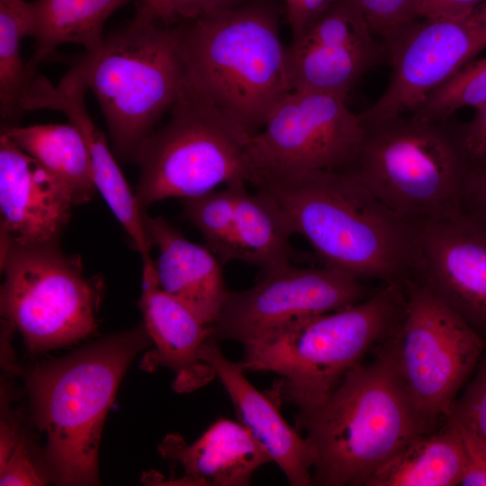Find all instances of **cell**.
<instances>
[{"mask_svg": "<svg viewBox=\"0 0 486 486\" xmlns=\"http://www.w3.org/2000/svg\"><path fill=\"white\" fill-rule=\"evenodd\" d=\"M362 122L361 146L341 172L416 225L464 210L472 158L461 123L410 114Z\"/></svg>", "mask_w": 486, "mask_h": 486, "instance_id": "8992f818", "label": "cell"}, {"mask_svg": "<svg viewBox=\"0 0 486 486\" xmlns=\"http://www.w3.org/2000/svg\"><path fill=\"white\" fill-rule=\"evenodd\" d=\"M268 192L324 264L360 280L404 283L413 276L417 225L395 213L352 176L317 170L267 176Z\"/></svg>", "mask_w": 486, "mask_h": 486, "instance_id": "6da1fadb", "label": "cell"}, {"mask_svg": "<svg viewBox=\"0 0 486 486\" xmlns=\"http://www.w3.org/2000/svg\"><path fill=\"white\" fill-rule=\"evenodd\" d=\"M337 0H302L294 18L289 22L292 38L300 36Z\"/></svg>", "mask_w": 486, "mask_h": 486, "instance_id": "8d00e7d4", "label": "cell"}, {"mask_svg": "<svg viewBox=\"0 0 486 486\" xmlns=\"http://www.w3.org/2000/svg\"><path fill=\"white\" fill-rule=\"evenodd\" d=\"M177 25L136 14L73 62L104 115L114 155L134 162L176 102L185 77Z\"/></svg>", "mask_w": 486, "mask_h": 486, "instance_id": "52a82bcc", "label": "cell"}, {"mask_svg": "<svg viewBox=\"0 0 486 486\" xmlns=\"http://www.w3.org/2000/svg\"><path fill=\"white\" fill-rule=\"evenodd\" d=\"M199 356L225 388L238 422L276 464L292 486L312 485L315 452L306 436L281 415L277 404L247 378L239 362L228 359L213 338Z\"/></svg>", "mask_w": 486, "mask_h": 486, "instance_id": "ac0fdd59", "label": "cell"}, {"mask_svg": "<svg viewBox=\"0 0 486 486\" xmlns=\"http://www.w3.org/2000/svg\"><path fill=\"white\" fill-rule=\"evenodd\" d=\"M243 182L238 180L221 190L182 199L184 217L200 231L206 247L222 265L237 260L235 209L238 186Z\"/></svg>", "mask_w": 486, "mask_h": 486, "instance_id": "4316f807", "label": "cell"}, {"mask_svg": "<svg viewBox=\"0 0 486 486\" xmlns=\"http://www.w3.org/2000/svg\"><path fill=\"white\" fill-rule=\"evenodd\" d=\"M390 338L322 403L295 415V427L315 452L313 484L365 486L386 461L428 433L401 381Z\"/></svg>", "mask_w": 486, "mask_h": 486, "instance_id": "7a4b0ae2", "label": "cell"}, {"mask_svg": "<svg viewBox=\"0 0 486 486\" xmlns=\"http://www.w3.org/2000/svg\"><path fill=\"white\" fill-rule=\"evenodd\" d=\"M167 121L143 141L134 159L142 210L167 198H190L238 180L251 183L250 134L184 77Z\"/></svg>", "mask_w": 486, "mask_h": 486, "instance_id": "ba28073f", "label": "cell"}, {"mask_svg": "<svg viewBox=\"0 0 486 486\" xmlns=\"http://www.w3.org/2000/svg\"><path fill=\"white\" fill-rule=\"evenodd\" d=\"M346 99L301 90L284 97L248 140L251 184L267 176L346 168L364 129L360 113L350 111Z\"/></svg>", "mask_w": 486, "mask_h": 486, "instance_id": "8fae6325", "label": "cell"}, {"mask_svg": "<svg viewBox=\"0 0 486 486\" xmlns=\"http://www.w3.org/2000/svg\"><path fill=\"white\" fill-rule=\"evenodd\" d=\"M461 131L472 160L486 154V103L476 108L470 122L461 123Z\"/></svg>", "mask_w": 486, "mask_h": 486, "instance_id": "d590c367", "label": "cell"}, {"mask_svg": "<svg viewBox=\"0 0 486 486\" xmlns=\"http://www.w3.org/2000/svg\"><path fill=\"white\" fill-rule=\"evenodd\" d=\"M32 2L0 0V112L5 121H17L31 81L21 58V41L34 32Z\"/></svg>", "mask_w": 486, "mask_h": 486, "instance_id": "484cf974", "label": "cell"}, {"mask_svg": "<svg viewBox=\"0 0 486 486\" xmlns=\"http://www.w3.org/2000/svg\"><path fill=\"white\" fill-rule=\"evenodd\" d=\"M161 454L178 462L184 485L247 486L254 472L272 462L267 453L238 421L219 418L193 444L168 435Z\"/></svg>", "mask_w": 486, "mask_h": 486, "instance_id": "44dd1931", "label": "cell"}, {"mask_svg": "<svg viewBox=\"0 0 486 486\" xmlns=\"http://www.w3.org/2000/svg\"><path fill=\"white\" fill-rule=\"evenodd\" d=\"M131 0H35L34 49L27 70L32 78L37 66L58 45L76 43L90 50L104 38V25L118 8Z\"/></svg>", "mask_w": 486, "mask_h": 486, "instance_id": "d4e9b609", "label": "cell"}, {"mask_svg": "<svg viewBox=\"0 0 486 486\" xmlns=\"http://www.w3.org/2000/svg\"><path fill=\"white\" fill-rule=\"evenodd\" d=\"M391 76L363 121L410 114L436 87L486 48V2L455 18L417 19L384 43Z\"/></svg>", "mask_w": 486, "mask_h": 486, "instance_id": "4fadbf2b", "label": "cell"}, {"mask_svg": "<svg viewBox=\"0 0 486 486\" xmlns=\"http://www.w3.org/2000/svg\"><path fill=\"white\" fill-rule=\"evenodd\" d=\"M239 184L235 209L237 260L258 266L261 272L291 262V238L295 235L275 199L266 190L250 193Z\"/></svg>", "mask_w": 486, "mask_h": 486, "instance_id": "cb8c5ba5", "label": "cell"}, {"mask_svg": "<svg viewBox=\"0 0 486 486\" xmlns=\"http://www.w3.org/2000/svg\"><path fill=\"white\" fill-rule=\"evenodd\" d=\"M464 451L451 420L408 443L370 477L365 486H454L464 470Z\"/></svg>", "mask_w": 486, "mask_h": 486, "instance_id": "7402d4cb", "label": "cell"}, {"mask_svg": "<svg viewBox=\"0 0 486 486\" xmlns=\"http://www.w3.org/2000/svg\"><path fill=\"white\" fill-rule=\"evenodd\" d=\"M464 210L486 226V154L472 160L464 187Z\"/></svg>", "mask_w": 486, "mask_h": 486, "instance_id": "836d02e7", "label": "cell"}, {"mask_svg": "<svg viewBox=\"0 0 486 486\" xmlns=\"http://www.w3.org/2000/svg\"><path fill=\"white\" fill-rule=\"evenodd\" d=\"M373 33L385 43L400 28L417 20L421 0H353Z\"/></svg>", "mask_w": 486, "mask_h": 486, "instance_id": "f546056e", "label": "cell"}, {"mask_svg": "<svg viewBox=\"0 0 486 486\" xmlns=\"http://www.w3.org/2000/svg\"><path fill=\"white\" fill-rule=\"evenodd\" d=\"M484 2L486 0H421L417 19L461 17Z\"/></svg>", "mask_w": 486, "mask_h": 486, "instance_id": "e575fe53", "label": "cell"}, {"mask_svg": "<svg viewBox=\"0 0 486 486\" xmlns=\"http://www.w3.org/2000/svg\"><path fill=\"white\" fill-rule=\"evenodd\" d=\"M186 80L250 135L292 91L277 18L254 1L181 23Z\"/></svg>", "mask_w": 486, "mask_h": 486, "instance_id": "277c9868", "label": "cell"}, {"mask_svg": "<svg viewBox=\"0 0 486 486\" xmlns=\"http://www.w3.org/2000/svg\"><path fill=\"white\" fill-rule=\"evenodd\" d=\"M406 304L391 336L397 368L428 432L449 418L486 340L419 281L404 282Z\"/></svg>", "mask_w": 486, "mask_h": 486, "instance_id": "30bf717a", "label": "cell"}, {"mask_svg": "<svg viewBox=\"0 0 486 486\" xmlns=\"http://www.w3.org/2000/svg\"><path fill=\"white\" fill-rule=\"evenodd\" d=\"M384 59V43L353 0H337L286 47L292 90L344 97L365 72Z\"/></svg>", "mask_w": 486, "mask_h": 486, "instance_id": "9a60e30c", "label": "cell"}, {"mask_svg": "<svg viewBox=\"0 0 486 486\" xmlns=\"http://www.w3.org/2000/svg\"><path fill=\"white\" fill-rule=\"evenodd\" d=\"M1 315L32 353L75 343L95 329L99 287L59 241L9 246L1 252Z\"/></svg>", "mask_w": 486, "mask_h": 486, "instance_id": "9c48e42d", "label": "cell"}, {"mask_svg": "<svg viewBox=\"0 0 486 486\" xmlns=\"http://www.w3.org/2000/svg\"><path fill=\"white\" fill-rule=\"evenodd\" d=\"M449 418L470 428L486 441V346L473 377L455 400Z\"/></svg>", "mask_w": 486, "mask_h": 486, "instance_id": "4dcf8cb0", "label": "cell"}, {"mask_svg": "<svg viewBox=\"0 0 486 486\" xmlns=\"http://www.w3.org/2000/svg\"><path fill=\"white\" fill-rule=\"evenodd\" d=\"M414 278L486 340V226L464 210L417 225Z\"/></svg>", "mask_w": 486, "mask_h": 486, "instance_id": "5bb4252c", "label": "cell"}, {"mask_svg": "<svg viewBox=\"0 0 486 486\" xmlns=\"http://www.w3.org/2000/svg\"><path fill=\"white\" fill-rule=\"evenodd\" d=\"M373 293L362 280L338 269L286 263L262 272L248 289L229 291L211 327V337L244 344L300 320L354 305Z\"/></svg>", "mask_w": 486, "mask_h": 486, "instance_id": "7c38bea8", "label": "cell"}, {"mask_svg": "<svg viewBox=\"0 0 486 486\" xmlns=\"http://www.w3.org/2000/svg\"><path fill=\"white\" fill-rule=\"evenodd\" d=\"M140 308L158 360L185 381L184 390L198 387L214 375L199 356L211 338V327L159 286L151 256L142 259Z\"/></svg>", "mask_w": 486, "mask_h": 486, "instance_id": "ffe728a7", "label": "cell"}, {"mask_svg": "<svg viewBox=\"0 0 486 486\" xmlns=\"http://www.w3.org/2000/svg\"><path fill=\"white\" fill-rule=\"evenodd\" d=\"M50 475L39 467L23 435L0 459V485H43Z\"/></svg>", "mask_w": 486, "mask_h": 486, "instance_id": "1f68e13d", "label": "cell"}, {"mask_svg": "<svg viewBox=\"0 0 486 486\" xmlns=\"http://www.w3.org/2000/svg\"><path fill=\"white\" fill-rule=\"evenodd\" d=\"M151 339L145 325L103 338L26 374L48 472L61 485L98 483L104 422L120 382Z\"/></svg>", "mask_w": 486, "mask_h": 486, "instance_id": "3957f363", "label": "cell"}, {"mask_svg": "<svg viewBox=\"0 0 486 486\" xmlns=\"http://www.w3.org/2000/svg\"><path fill=\"white\" fill-rule=\"evenodd\" d=\"M24 94L23 112L50 109L63 112L81 131L86 143L93 181L112 214L121 223L141 258L150 256L142 210L112 153L103 131L87 112L85 94L88 89L77 70L71 67L58 86L35 75Z\"/></svg>", "mask_w": 486, "mask_h": 486, "instance_id": "e0dca14e", "label": "cell"}, {"mask_svg": "<svg viewBox=\"0 0 486 486\" xmlns=\"http://www.w3.org/2000/svg\"><path fill=\"white\" fill-rule=\"evenodd\" d=\"M302 0H285V11L288 23L294 18Z\"/></svg>", "mask_w": 486, "mask_h": 486, "instance_id": "74e56055", "label": "cell"}, {"mask_svg": "<svg viewBox=\"0 0 486 486\" xmlns=\"http://www.w3.org/2000/svg\"><path fill=\"white\" fill-rule=\"evenodd\" d=\"M406 304L403 283L367 299L242 344L246 372L279 375L277 399L307 410L322 403L377 343L397 328Z\"/></svg>", "mask_w": 486, "mask_h": 486, "instance_id": "5b68a950", "label": "cell"}, {"mask_svg": "<svg viewBox=\"0 0 486 486\" xmlns=\"http://www.w3.org/2000/svg\"><path fill=\"white\" fill-rule=\"evenodd\" d=\"M75 203L63 184L0 137V249L59 241Z\"/></svg>", "mask_w": 486, "mask_h": 486, "instance_id": "2e32d148", "label": "cell"}, {"mask_svg": "<svg viewBox=\"0 0 486 486\" xmlns=\"http://www.w3.org/2000/svg\"><path fill=\"white\" fill-rule=\"evenodd\" d=\"M452 421L459 430L464 451V470L460 485L486 486V441L470 428Z\"/></svg>", "mask_w": 486, "mask_h": 486, "instance_id": "d6a6232c", "label": "cell"}, {"mask_svg": "<svg viewBox=\"0 0 486 486\" xmlns=\"http://www.w3.org/2000/svg\"><path fill=\"white\" fill-rule=\"evenodd\" d=\"M486 103V58L470 61L433 89L410 115L427 121L451 118L464 107L478 108Z\"/></svg>", "mask_w": 486, "mask_h": 486, "instance_id": "83f0119b", "label": "cell"}, {"mask_svg": "<svg viewBox=\"0 0 486 486\" xmlns=\"http://www.w3.org/2000/svg\"><path fill=\"white\" fill-rule=\"evenodd\" d=\"M254 0H138L137 14L166 25L221 13Z\"/></svg>", "mask_w": 486, "mask_h": 486, "instance_id": "f1b7e54d", "label": "cell"}, {"mask_svg": "<svg viewBox=\"0 0 486 486\" xmlns=\"http://www.w3.org/2000/svg\"><path fill=\"white\" fill-rule=\"evenodd\" d=\"M39 162L67 189L75 205L87 202L97 193L86 143L71 123L6 126L2 131Z\"/></svg>", "mask_w": 486, "mask_h": 486, "instance_id": "603a6c76", "label": "cell"}, {"mask_svg": "<svg viewBox=\"0 0 486 486\" xmlns=\"http://www.w3.org/2000/svg\"><path fill=\"white\" fill-rule=\"evenodd\" d=\"M144 223L151 244L158 248L155 269L159 286L212 327L229 292L221 262L206 246L190 241L163 217L145 213Z\"/></svg>", "mask_w": 486, "mask_h": 486, "instance_id": "d6986e66", "label": "cell"}]
</instances>
